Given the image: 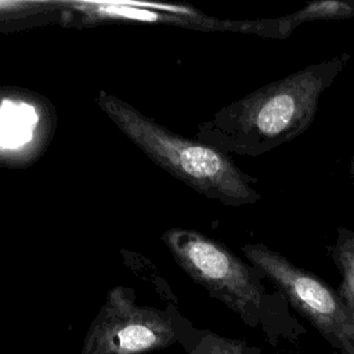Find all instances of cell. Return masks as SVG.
Listing matches in <instances>:
<instances>
[{"label": "cell", "instance_id": "5", "mask_svg": "<svg viewBox=\"0 0 354 354\" xmlns=\"http://www.w3.org/2000/svg\"><path fill=\"white\" fill-rule=\"evenodd\" d=\"M176 340L177 329L169 311L141 306L130 288L115 286L93 319L80 354H142Z\"/></svg>", "mask_w": 354, "mask_h": 354}, {"label": "cell", "instance_id": "8", "mask_svg": "<svg viewBox=\"0 0 354 354\" xmlns=\"http://www.w3.org/2000/svg\"><path fill=\"white\" fill-rule=\"evenodd\" d=\"M329 256L337 267L342 281L337 289L354 324V228L339 227Z\"/></svg>", "mask_w": 354, "mask_h": 354}, {"label": "cell", "instance_id": "9", "mask_svg": "<svg viewBox=\"0 0 354 354\" xmlns=\"http://www.w3.org/2000/svg\"><path fill=\"white\" fill-rule=\"evenodd\" d=\"M354 17V1L321 0L306 3L299 10L282 15V25L289 37L300 25L315 21H343Z\"/></svg>", "mask_w": 354, "mask_h": 354}, {"label": "cell", "instance_id": "4", "mask_svg": "<svg viewBox=\"0 0 354 354\" xmlns=\"http://www.w3.org/2000/svg\"><path fill=\"white\" fill-rule=\"evenodd\" d=\"M241 252L332 346L354 354V324L337 290L264 243H243Z\"/></svg>", "mask_w": 354, "mask_h": 354}, {"label": "cell", "instance_id": "6", "mask_svg": "<svg viewBox=\"0 0 354 354\" xmlns=\"http://www.w3.org/2000/svg\"><path fill=\"white\" fill-rule=\"evenodd\" d=\"M64 26L86 28L101 24H151L199 32H231L253 36L257 33V19H221L187 6L64 0Z\"/></svg>", "mask_w": 354, "mask_h": 354}, {"label": "cell", "instance_id": "3", "mask_svg": "<svg viewBox=\"0 0 354 354\" xmlns=\"http://www.w3.org/2000/svg\"><path fill=\"white\" fill-rule=\"evenodd\" d=\"M162 242L192 281L245 324L274 330L293 322L283 295L277 288H268L266 275L257 267L218 241L195 230L173 227L162 234Z\"/></svg>", "mask_w": 354, "mask_h": 354}, {"label": "cell", "instance_id": "2", "mask_svg": "<svg viewBox=\"0 0 354 354\" xmlns=\"http://www.w3.org/2000/svg\"><path fill=\"white\" fill-rule=\"evenodd\" d=\"M95 100L148 159L194 191L228 206L252 205L260 199L257 180L242 171L227 153L163 127L105 90H100Z\"/></svg>", "mask_w": 354, "mask_h": 354}, {"label": "cell", "instance_id": "7", "mask_svg": "<svg viewBox=\"0 0 354 354\" xmlns=\"http://www.w3.org/2000/svg\"><path fill=\"white\" fill-rule=\"evenodd\" d=\"M65 21L64 0H0V33Z\"/></svg>", "mask_w": 354, "mask_h": 354}, {"label": "cell", "instance_id": "11", "mask_svg": "<svg viewBox=\"0 0 354 354\" xmlns=\"http://www.w3.org/2000/svg\"><path fill=\"white\" fill-rule=\"evenodd\" d=\"M348 174H350V177L354 180V148H353V152H351V156H350V163H348Z\"/></svg>", "mask_w": 354, "mask_h": 354}, {"label": "cell", "instance_id": "1", "mask_svg": "<svg viewBox=\"0 0 354 354\" xmlns=\"http://www.w3.org/2000/svg\"><path fill=\"white\" fill-rule=\"evenodd\" d=\"M350 61L348 53L307 65L218 109L196 140L227 155L260 156L303 134L322 94Z\"/></svg>", "mask_w": 354, "mask_h": 354}, {"label": "cell", "instance_id": "10", "mask_svg": "<svg viewBox=\"0 0 354 354\" xmlns=\"http://www.w3.org/2000/svg\"><path fill=\"white\" fill-rule=\"evenodd\" d=\"M191 354H257L242 342L203 332Z\"/></svg>", "mask_w": 354, "mask_h": 354}]
</instances>
